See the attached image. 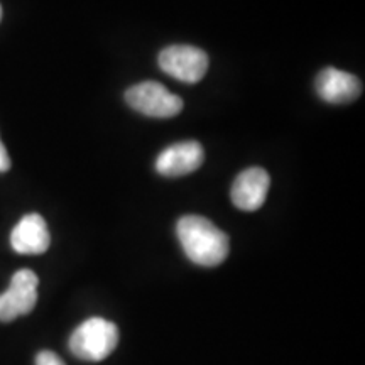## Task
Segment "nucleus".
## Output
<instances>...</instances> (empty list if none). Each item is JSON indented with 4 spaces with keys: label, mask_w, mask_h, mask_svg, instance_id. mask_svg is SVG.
<instances>
[{
    "label": "nucleus",
    "mask_w": 365,
    "mask_h": 365,
    "mask_svg": "<svg viewBox=\"0 0 365 365\" xmlns=\"http://www.w3.org/2000/svg\"><path fill=\"white\" fill-rule=\"evenodd\" d=\"M176 234L186 257L196 266H220L230 252L228 235L205 217H181L178 220Z\"/></svg>",
    "instance_id": "nucleus-1"
},
{
    "label": "nucleus",
    "mask_w": 365,
    "mask_h": 365,
    "mask_svg": "<svg viewBox=\"0 0 365 365\" xmlns=\"http://www.w3.org/2000/svg\"><path fill=\"white\" fill-rule=\"evenodd\" d=\"M0 19H2V7H0Z\"/></svg>",
    "instance_id": "nucleus-12"
},
{
    "label": "nucleus",
    "mask_w": 365,
    "mask_h": 365,
    "mask_svg": "<svg viewBox=\"0 0 365 365\" xmlns=\"http://www.w3.org/2000/svg\"><path fill=\"white\" fill-rule=\"evenodd\" d=\"M36 365H66V364L63 362L56 354L51 352V350H43V352H39L38 357H36Z\"/></svg>",
    "instance_id": "nucleus-10"
},
{
    "label": "nucleus",
    "mask_w": 365,
    "mask_h": 365,
    "mask_svg": "<svg viewBox=\"0 0 365 365\" xmlns=\"http://www.w3.org/2000/svg\"><path fill=\"white\" fill-rule=\"evenodd\" d=\"M38 276L31 269L14 274L7 291L0 294V322H12L33 312L38 303Z\"/></svg>",
    "instance_id": "nucleus-5"
},
{
    "label": "nucleus",
    "mask_w": 365,
    "mask_h": 365,
    "mask_svg": "<svg viewBox=\"0 0 365 365\" xmlns=\"http://www.w3.org/2000/svg\"><path fill=\"white\" fill-rule=\"evenodd\" d=\"M271 176L262 168H249L235 178L232 185V203L244 212H255L266 202Z\"/></svg>",
    "instance_id": "nucleus-7"
},
{
    "label": "nucleus",
    "mask_w": 365,
    "mask_h": 365,
    "mask_svg": "<svg viewBox=\"0 0 365 365\" xmlns=\"http://www.w3.org/2000/svg\"><path fill=\"white\" fill-rule=\"evenodd\" d=\"M159 68L173 78L185 83H198L207 75L208 56L195 46H170L159 53Z\"/></svg>",
    "instance_id": "nucleus-4"
},
{
    "label": "nucleus",
    "mask_w": 365,
    "mask_h": 365,
    "mask_svg": "<svg viewBox=\"0 0 365 365\" xmlns=\"http://www.w3.org/2000/svg\"><path fill=\"white\" fill-rule=\"evenodd\" d=\"M205 161V150L196 140L176 143L159 154L156 171L166 178H180L198 170Z\"/></svg>",
    "instance_id": "nucleus-6"
},
{
    "label": "nucleus",
    "mask_w": 365,
    "mask_h": 365,
    "mask_svg": "<svg viewBox=\"0 0 365 365\" xmlns=\"http://www.w3.org/2000/svg\"><path fill=\"white\" fill-rule=\"evenodd\" d=\"M11 168V158H9V153L4 145L2 139H0V173H6Z\"/></svg>",
    "instance_id": "nucleus-11"
},
{
    "label": "nucleus",
    "mask_w": 365,
    "mask_h": 365,
    "mask_svg": "<svg viewBox=\"0 0 365 365\" xmlns=\"http://www.w3.org/2000/svg\"><path fill=\"white\" fill-rule=\"evenodd\" d=\"M118 328L105 318H88L71 333L70 350L85 362H102L117 349Z\"/></svg>",
    "instance_id": "nucleus-2"
},
{
    "label": "nucleus",
    "mask_w": 365,
    "mask_h": 365,
    "mask_svg": "<svg viewBox=\"0 0 365 365\" xmlns=\"http://www.w3.org/2000/svg\"><path fill=\"white\" fill-rule=\"evenodd\" d=\"M51 235L44 218L38 213H29L14 227L11 234V245L17 254L38 255L49 249Z\"/></svg>",
    "instance_id": "nucleus-9"
},
{
    "label": "nucleus",
    "mask_w": 365,
    "mask_h": 365,
    "mask_svg": "<svg viewBox=\"0 0 365 365\" xmlns=\"http://www.w3.org/2000/svg\"><path fill=\"white\" fill-rule=\"evenodd\" d=\"M125 102L135 112L148 117L170 118L178 115L185 107L178 95L171 93L158 81H143L125 91Z\"/></svg>",
    "instance_id": "nucleus-3"
},
{
    "label": "nucleus",
    "mask_w": 365,
    "mask_h": 365,
    "mask_svg": "<svg viewBox=\"0 0 365 365\" xmlns=\"http://www.w3.org/2000/svg\"><path fill=\"white\" fill-rule=\"evenodd\" d=\"M317 93L328 103H350L362 95V81L352 73L325 68L317 76Z\"/></svg>",
    "instance_id": "nucleus-8"
}]
</instances>
